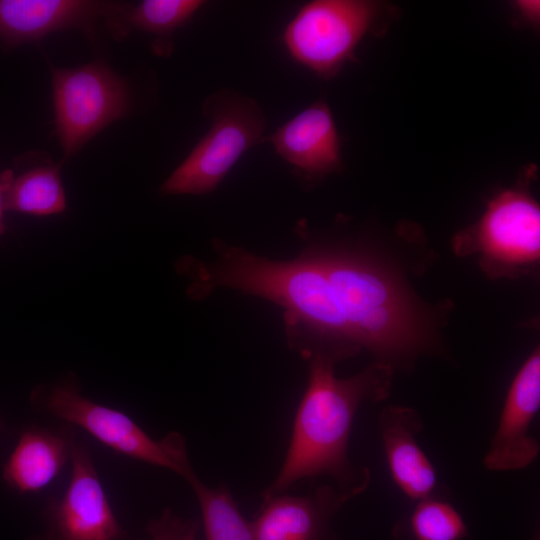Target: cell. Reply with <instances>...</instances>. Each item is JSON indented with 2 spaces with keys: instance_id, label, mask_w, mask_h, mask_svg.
<instances>
[{
  "instance_id": "cell-1",
  "label": "cell",
  "mask_w": 540,
  "mask_h": 540,
  "mask_svg": "<svg viewBox=\"0 0 540 540\" xmlns=\"http://www.w3.org/2000/svg\"><path fill=\"white\" fill-rule=\"evenodd\" d=\"M335 362L309 360V379L298 406L285 460L262 500L284 494L305 478L328 475L338 484L367 486L370 471L354 467L348 442L355 414L363 402H379L390 393L394 371L373 362L360 373L338 378Z\"/></svg>"
},
{
  "instance_id": "cell-2",
  "label": "cell",
  "mask_w": 540,
  "mask_h": 540,
  "mask_svg": "<svg viewBox=\"0 0 540 540\" xmlns=\"http://www.w3.org/2000/svg\"><path fill=\"white\" fill-rule=\"evenodd\" d=\"M206 289L229 287L283 308L288 345L310 360L337 363L358 354L314 250L275 261L234 246H220L219 259L203 269Z\"/></svg>"
},
{
  "instance_id": "cell-3",
  "label": "cell",
  "mask_w": 540,
  "mask_h": 540,
  "mask_svg": "<svg viewBox=\"0 0 540 540\" xmlns=\"http://www.w3.org/2000/svg\"><path fill=\"white\" fill-rule=\"evenodd\" d=\"M30 402L38 412L83 429L116 453L167 468L186 482L196 474L180 433L156 440L127 414L82 396L75 381L40 385L32 391Z\"/></svg>"
},
{
  "instance_id": "cell-4",
  "label": "cell",
  "mask_w": 540,
  "mask_h": 540,
  "mask_svg": "<svg viewBox=\"0 0 540 540\" xmlns=\"http://www.w3.org/2000/svg\"><path fill=\"white\" fill-rule=\"evenodd\" d=\"M532 172L495 196L479 221L460 231L453 248L461 256L477 255L485 274L494 279L519 277L540 258V208L530 193Z\"/></svg>"
},
{
  "instance_id": "cell-5",
  "label": "cell",
  "mask_w": 540,
  "mask_h": 540,
  "mask_svg": "<svg viewBox=\"0 0 540 540\" xmlns=\"http://www.w3.org/2000/svg\"><path fill=\"white\" fill-rule=\"evenodd\" d=\"M203 112L210 128L163 183L162 194L210 193L243 154L263 141L266 119L252 98L222 90L205 100Z\"/></svg>"
},
{
  "instance_id": "cell-6",
  "label": "cell",
  "mask_w": 540,
  "mask_h": 540,
  "mask_svg": "<svg viewBox=\"0 0 540 540\" xmlns=\"http://www.w3.org/2000/svg\"><path fill=\"white\" fill-rule=\"evenodd\" d=\"M381 15V5L374 1H312L287 24L283 41L296 62L329 79L354 60L357 45Z\"/></svg>"
},
{
  "instance_id": "cell-7",
  "label": "cell",
  "mask_w": 540,
  "mask_h": 540,
  "mask_svg": "<svg viewBox=\"0 0 540 540\" xmlns=\"http://www.w3.org/2000/svg\"><path fill=\"white\" fill-rule=\"evenodd\" d=\"M52 72L55 130L65 159L129 110L126 82L101 63Z\"/></svg>"
},
{
  "instance_id": "cell-8",
  "label": "cell",
  "mask_w": 540,
  "mask_h": 540,
  "mask_svg": "<svg viewBox=\"0 0 540 540\" xmlns=\"http://www.w3.org/2000/svg\"><path fill=\"white\" fill-rule=\"evenodd\" d=\"M63 495L44 509L45 532L30 540H133L119 524L88 448L76 440Z\"/></svg>"
},
{
  "instance_id": "cell-9",
  "label": "cell",
  "mask_w": 540,
  "mask_h": 540,
  "mask_svg": "<svg viewBox=\"0 0 540 540\" xmlns=\"http://www.w3.org/2000/svg\"><path fill=\"white\" fill-rule=\"evenodd\" d=\"M540 406V351L526 359L508 390L499 424L483 464L490 471L523 469L535 461L539 443L530 426Z\"/></svg>"
},
{
  "instance_id": "cell-10",
  "label": "cell",
  "mask_w": 540,
  "mask_h": 540,
  "mask_svg": "<svg viewBox=\"0 0 540 540\" xmlns=\"http://www.w3.org/2000/svg\"><path fill=\"white\" fill-rule=\"evenodd\" d=\"M367 487L353 484L322 485L311 494H281L262 500L251 521L256 540H327L332 517Z\"/></svg>"
},
{
  "instance_id": "cell-11",
  "label": "cell",
  "mask_w": 540,
  "mask_h": 540,
  "mask_svg": "<svg viewBox=\"0 0 540 540\" xmlns=\"http://www.w3.org/2000/svg\"><path fill=\"white\" fill-rule=\"evenodd\" d=\"M120 2L87 0H0V42L9 49L37 42L63 29L92 30Z\"/></svg>"
},
{
  "instance_id": "cell-12",
  "label": "cell",
  "mask_w": 540,
  "mask_h": 540,
  "mask_svg": "<svg viewBox=\"0 0 540 540\" xmlns=\"http://www.w3.org/2000/svg\"><path fill=\"white\" fill-rule=\"evenodd\" d=\"M276 153L308 181L341 170V148L328 104L318 100L295 115L270 136Z\"/></svg>"
},
{
  "instance_id": "cell-13",
  "label": "cell",
  "mask_w": 540,
  "mask_h": 540,
  "mask_svg": "<svg viewBox=\"0 0 540 540\" xmlns=\"http://www.w3.org/2000/svg\"><path fill=\"white\" fill-rule=\"evenodd\" d=\"M378 425L388 467L396 485L412 500L432 496L436 486L435 469L416 441L423 429L417 411L404 406H387Z\"/></svg>"
},
{
  "instance_id": "cell-14",
  "label": "cell",
  "mask_w": 540,
  "mask_h": 540,
  "mask_svg": "<svg viewBox=\"0 0 540 540\" xmlns=\"http://www.w3.org/2000/svg\"><path fill=\"white\" fill-rule=\"evenodd\" d=\"M76 435L71 425L25 429L2 468L9 488L20 494L46 488L71 462Z\"/></svg>"
},
{
  "instance_id": "cell-15",
  "label": "cell",
  "mask_w": 540,
  "mask_h": 540,
  "mask_svg": "<svg viewBox=\"0 0 540 540\" xmlns=\"http://www.w3.org/2000/svg\"><path fill=\"white\" fill-rule=\"evenodd\" d=\"M205 4L201 0H145L138 4L122 3L106 22L116 39H122L132 30L154 36L152 49L161 57L173 51L174 32L187 23Z\"/></svg>"
},
{
  "instance_id": "cell-16",
  "label": "cell",
  "mask_w": 540,
  "mask_h": 540,
  "mask_svg": "<svg viewBox=\"0 0 540 540\" xmlns=\"http://www.w3.org/2000/svg\"><path fill=\"white\" fill-rule=\"evenodd\" d=\"M13 180L7 195V211L45 216L66 208L59 165L37 152L15 160Z\"/></svg>"
},
{
  "instance_id": "cell-17",
  "label": "cell",
  "mask_w": 540,
  "mask_h": 540,
  "mask_svg": "<svg viewBox=\"0 0 540 540\" xmlns=\"http://www.w3.org/2000/svg\"><path fill=\"white\" fill-rule=\"evenodd\" d=\"M187 483L201 508L205 540H256L251 522L242 516L225 485L211 488L196 474Z\"/></svg>"
},
{
  "instance_id": "cell-18",
  "label": "cell",
  "mask_w": 540,
  "mask_h": 540,
  "mask_svg": "<svg viewBox=\"0 0 540 540\" xmlns=\"http://www.w3.org/2000/svg\"><path fill=\"white\" fill-rule=\"evenodd\" d=\"M409 525L415 540H462L468 535L458 511L432 496L418 501Z\"/></svg>"
},
{
  "instance_id": "cell-19",
  "label": "cell",
  "mask_w": 540,
  "mask_h": 540,
  "mask_svg": "<svg viewBox=\"0 0 540 540\" xmlns=\"http://www.w3.org/2000/svg\"><path fill=\"white\" fill-rule=\"evenodd\" d=\"M200 523L195 519L184 520L166 508L161 515L148 522L151 540H195Z\"/></svg>"
},
{
  "instance_id": "cell-20",
  "label": "cell",
  "mask_w": 540,
  "mask_h": 540,
  "mask_svg": "<svg viewBox=\"0 0 540 540\" xmlns=\"http://www.w3.org/2000/svg\"><path fill=\"white\" fill-rule=\"evenodd\" d=\"M14 172L6 169L0 173V233L4 230L3 216L7 211V195L13 180Z\"/></svg>"
},
{
  "instance_id": "cell-21",
  "label": "cell",
  "mask_w": 540,
  "mask_h": 540,
  "mask_svg": "<svg viewBox=\"0 0 540 540\" xmlns=\"http://www.w3.org/2000/svg\"><path fill=\"white\" fill-rule=\"evenodd\" d=\"M519 12L529 21L536 23L539 20V1L524 0L518 1L516 4Z\"/></svg>"
},
{
  "instance_id": "cell-22",
  "label": "cell",
  "mask_w": 540,
  "mask_h": 540,
  "mask_svg": "<svg viewBox=\"0 0 540 540\" xmlns=\"http://www.w3.org/2000/svg\"><path fill=\"white\" fill-rule=\"evenodd\" d=\"M0 428H1V423H0Z\"/></svg>"
}]
</instances>
